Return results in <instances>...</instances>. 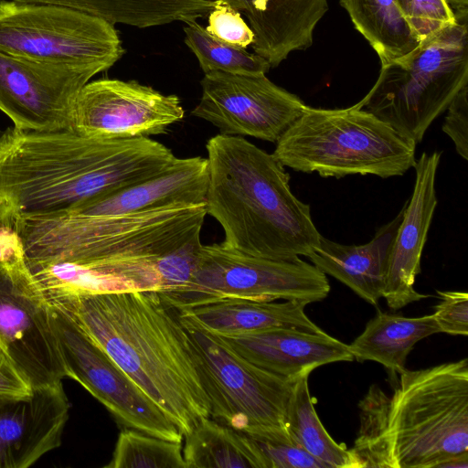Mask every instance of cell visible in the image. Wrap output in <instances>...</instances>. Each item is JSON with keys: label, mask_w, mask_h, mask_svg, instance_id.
Masks as SVG:
<instances>
[{"label": "cell", "mask_w": 468, "mask_h": 468, "mask_svg": "<svg viewBox=\"0 0 468 468\" xmlns=\"http://www.w3.org/2000/svg\"><path fill=\"white\" fill-rule=\"evenodd\" d=\"M176 158L149 137L103 140L73 130L8 127L0 131V227L122 190Z\"/></svg>", "instance_id": "6da1fadb"}, {"label": "cell", "mask_w": 468, "mask_h": 468, "mask_svg": "<svg viewBox=\"0 0 468 468\" xmlns=\"http://www.w3.org/2000/svg\"><path fill=\"white\" fill-rule=\"evenodd\" d=\"M50 306L69 314L184 437L210 417L188 335L157 292L80 295Z\"/></svg>", "instance_id": "7a4b0ae2"}, {"label": "cell", "mask_w": 468, "mask_h": 468, "mask_svg": "<svg viewBox=\"0 0 468 468\" xmlns=\"http://www.w3.org/2000/svg\"><path fill=\"white\" fill-rule=\"evenodd\" d=\"M358 408L360 468H440L468 453V360L406 368L390 395L372 385Z\"/></svg>", "instance_id": "3957f363"}, {"label": "cell", "mask_w": 468, "mask_h": 468, "mask_svg": "<svg viewBox=\"0 0 468 468\" xmlns=\"http://www.w3.org/2000/svg\"><path fill=\"white\" fill-rule=\"evenodd\" d=\"M206 149V211L222 227L226 246L271 260L312 253L321 234L310 206L292 194L290 175L272 154L221 133Z\"/></svg>", "instance_id": "277c9868"}, {"label": "cell", "mask_w": 468, "mask_h": 468, "mask_svg": "<svg viewBox=\"0 0 468 468\" xmlns=\"http://www.w3.org/2000/svg\"><path fill=\"white\" fill-rule=\"evenodd\" d=\"M206 205H175L127 214L66 208L17 219L29 261L155 262L200 236Z\"/></svg>", "instance_id": "5b68a950"}, {"label": "cell", "mask_w": 468, "mask_h": 468, "mask_svg": "<svg viewBox=\"0 0 468 468\" xmlns=\"http://www.w3.org/2000/svg\"><path fill=\"white\" fill-rule=\"evenodd\" d=\"M285 167L323 177L404 175L416 163V144L356 104L345 109L306 105L275 143Z\"/></svg>", "instance_id": "8992f818"}, {"label": "cell", "mask_w": 468, "mask_h": 468, "mask_svg": "<svg viewBox=\"0 0 468 468\" xmlns=\"http://www.w3.org/2000/svg\"><path fill=\"white\" fill-rule=\"evenodd\" d=\"M465 85L468 21L455 20L408 56L381 66L377 81L356 105L418 144Z\"/></svg>", "instance_id": "52a82bcc"}, {"label": "cell", "mask_w": 468, "mask_h": 468, "mask_svg": "<svg viewBox=\"0 0 468 468\" xmlns=\"http://www.w3.org/2000/svg\"><path fill=\"white\" fill-rule=\"evenodd\" d=\"M331 290L326 275L296 258L271 260L251 256L223 242L202 245L190 282L176 291L158 293L176 312L222 299L323 301Z\"/></svg>", "instance_id": "ba28073f"}, {"label": "cell", "mask_w": 468, "mask_h": 468, "mask_svg": "<svg viewBox=\"0 0 468 468\" xmlns=\"http://www.w3.org/2000/svg\"><path fill=\"white\" fill-rule=\"evenodd\" d=\"M178 314V313H177ZM195 366L210 405V418L244 431L286 427L295 381L270 373L235 351L220 335L178 314Z\"/></svg>", "instance_id": "9c48e42d"}, {"label": "cell", "mask_w": 468, "mask_h": 468, "mask_svg": "<svg viewBox=\"0 0 468 468\" xmlns=\"http://www.w3.org/2000/svg\"><path fill=\"white\" fill-rule=\"evenodd\" d=\"M0 51L102 72L125 50L114 25L102 18L58 5L0 0Z\"/></svg>", "instance_id": "30bf717a"}, {"label": "cell", "mask_w": 468, "mask_h": 468, "mask_svg": "<svg viewBox=\"0 0 468 468\" xmlns=\"http://www.w3.org/2000/svg\"><path fill=\"white\" fill-rule=\"evenodd\" d=\"M0 344L32 388L67 377L50 304L31 272L18 233L0 227Z\"/></svg>", "instance_id": "8fae6325"}, {"label": "cell", "mask_w": 468, "mask_h": 468, "mask_svg": "<svg viewBox=\"0 0 468 468\" xmlns=\"http://www.w3.org/2000/svg\"><path fill=\"white\" fill-rule=\"evenodd\" d=\"M50 307L67 377L98 399L122 428L182 442L179 429L104 350L69 314Z\"/></svg>", "instance_id": "7c38bea8"}, {"label": "cell", "mask_w": 468, "mask_h": 468, "mask_svg": "<svg viewBox=\"0 0 468 468\" xmlns=\"http://www.w3.org/2000/svg\"><path fill=\"white\" fill-rule=\"evenodd\" d=\"M201 98L191 112L221 134L251 136L276 143L302 114L306 104L265 74L205 73Z\"/></svg>", "instance_id": "4fadbf2b"}, {"label": "cell", "mask_w": 468, "mask_h": 468, "mask_svg": "<svg viewBox=\"0 0 468 468\" xmlns=\"http://www.w3.org/2000/svg\"><path fill=\"white\" fill-rule=\"evenodd\" d=\"M180 99L136 80L101 79L86 83L75 101L72 130L81 135L119 140L165 133L181 121Z\"/></svg>", "instance_id": "5bb4252c"}, {"label": "cell", "mask_w": 468, "mask_h": 468, "mask_svg": "<svg viewBox=\"0 0 468 468\" xmlns=\"http://www.w3.org/2000/svg\"><path fill=\"white\" fill-rule=\"evenodd\" d=\"M100 73L37 62L0 51V111L26 131L72 130L76 99Z\"/></svg>", "instance_id": "9a60e30c"}, {"label": "cell", "mask_w": 468, "mask_h": 468, "mask_svg": "<svg viewBox=\"0 0 468 468\" xmlns=\"http://www.w3.org/2000/svg\"><path fill=\"white\" fill-rule=\"evenodd\" d=\"M441 153L423 152L416 160L415 183L390 250L383 296L391 310H399L429 295L413 285L420 272V259L438 204L435 181Z\"/></svg>", "instance_id": "2e32d148"}, {"label": "cell", "mask_w": 468, "mask_h": 468, "mask_svg": "<svg viewBox=\"0 0 468 468\" xmlns=\"http://www.w3.org/2000/svg\"><path fill=\"white\" fill-rule=\"evenodd\" d=\"M69 407L62 383L0 398V468H27L59 447Z\"/></svg>", "instance_id": "e0dca14e"}, {"label": "cell", "mask_w": 468, "mask_h": 468, "mask_svg": "<svg viewBox=\"0 0 468 468\" xmlns=\"http://www.w3.org/2000/svg\"><path fill=\"white\" fill-rule=\"evenodd\" d=\"M218 335L252 364L293 381L321 366L354 360L346 344L324 332L274 328Z\"/></svg>", "instance_id": "ac0fdd59"}, {"label": "cell", "mask_w": 468, "mask_h": 468, "mask_svg": "<svg viewBox=\"0 0 468 468\" xmlns=\"http://www.w3.org/2000/svg\"><path fill=\"white\" fill-rule=\"evenodd\" d=\"M209 1H223L246 16L255 35L252 49L271 68L291 52L310 48L316 25L329 9L328 0Z\"/></svg>", "instance_id": "d6986e66"}, {"label": "cell", "mask_w": 468, "mask_h": 468, "mask_svg": "<svg viewBox=\"0 0 468 468\" xmlns=\"http://www.w3.org/2000/svg\"><path fill=\"white\" fill-rule=\"evenodd\" d=\"M207 184V157H176L148 179L69 208L89 214H127L175 205H206Z\"/></svg>", "instance_id": "ffe728a7"}, {"label": "cell", "mask_w": 468, "mask_h": 468, "mask_svg": "<svg viewBox=\"0 0 468 468\" xmlns=\"http://www.w3.org/2000/svg\"><path fill=\"white\" fill-rule=\"evenodd\" d=\"M48 303L80 295L160 290L154 263L29 261Z\"/></svg>", "instance_id": "44dd1931"}, {"label": "cell", "mask_w": 468, "mask_h": 468, "mask_svg": "<svg viewBox=\"0 0 468 468\" xmlns=\"http://www.w3.org/2000/svg\"><path fill=\"white\" fill-rule=\"evenodd\" d=\"M405 205L367 243L340 244L321 235L319 243L307 258L325 275L338 280L364 301L377 306L383 296L388 258Z\"/></svg>", "instance_id": "7402d4cb"}, {"label": "cell", "mask_w": 468, "mask_h": 468, "mask_svg": "<svg viewBox=\"0 0 468 468\" xmlns=\"http://www.w3.org/2000/svg\"><path fill=\"white\" fill-rule=\"evenodd\" d=\"M307 303L250 299H222L186 311L203 328L218 335H237L274 328H292L309 333L324 332L306 314Z\"/></svg>", "instance_id": "603a6c76"}, {"label": "cell", "mask_w": 468, "mask_h": 468, "mask_svg": "<svg viewBox=\"0 0 468 468\" xmlns=\"http://www.w3.org/2000/svg\"><path fill=\"white\" fill-rule=\"evenodd\" d=\"M437 333L441 332L432 314L406 317L378 311L347 346L354 359L381 364L394 387L399 375L406 369V360L413 346Z\"/></svg>", "instance_id": "cb8c5ba5"}, {"label": "cell", "mask_w": 468, "mask_h": 468, "mask_svg": "<svg viewBox=\"0 0 468 468\" xmlns=\"http://www.w3.org/2000/svg\"><path fill=\"white\" fill-rule=\"evenodd\" d=\"M58 5L102 18L112 25L138 28L205 17L215 6L209 0H13Z\"/></svg>", "instance_id": "d4e9b609"}, {"label": "cell", "mask_w": 468, "mask_h": 468, "mask_svg": "<svg viewBox=\"0 0 468 468\" xmlns=\"http://www.w3.org/2000/svg\"><path fill=\"white\" fill-rule=\"evenodd\" d=\"M339 3L355 28L377 53L381 66L408 56L421 42L395 0H339Z\"/></svg>", "instance_id": "484cf974"}, {"label": "cell", "mask_w": 468, "mask_h": 468, "mask_svg": "<svg viewBox=\"0 0 468 468\" xmlns=\"http://www.w3.org/2000/svg\"><path fill=\"white\" fill-rule=\"evenodd\" d=\"M185 438L186 468H265L250 438L210 417L200 420Z\"/></svg>", "instance_id": "4316f807"}, {"label": "cell", "mask_w": 468, "mask_h": 468, "mask_svg": "<svg viewBox=\"0 0 468 468\" xmlns=\"http://www.w3.org/2000/svg\"><path fill=\"white\" fill-rule=\"evenodd\" d=\"M309 375L297 378L286 410L285 425L298 443L326 468H360L356 457L337 443L321 422L311 397Z\"/></svg>", "instance_id": "83f0119b"}, {"label": "cell", "mask_w": 468, "mask_h": 468, "mask_svg": "<svg viewBox=\"0 0 468 468\" xmlns=\"http://www.w3.org/2000/svg\"><path fill=\"white\" fill-rule=\"evenodd\" d=\"M185 24V43L197 57L204 73L222 71L235 75H261L270 70L271 65L264 58L218 39L197 20Z\"/></svg>", "instance_id": "f1b7e54d"}, {"label": "cell", "mask_w": 468, "mask_h": 468, "mask_svg": "<svg viewBox=\"0 0 468 468\" xmlns=\"http://www.w3.org/2000/svg\"><path fill=\"white\" fill-rule=\"evenodd\" d=\"M105 468H186L181 441H168L128 428L119 433Z\"/></svg>", "instance_id": "f546056e"}, {"label": "cell", "mask_w": 468, "mask_h": 468, "mask_svg": "<svg viewBox=\"0 0 468 468\" xmlns=\"http://www.w3.org/2000/svg\"><path fill=\"white\" fill-rule=\"evenodd\" d=\"M243 432L258 448L265 468H326L298 443L286 427H257Z\"/></svg>", "instance_id": "4dcf8cb0"}, {"label": "cell", "mask_w": 468, "mask_h": 468, "mask_svg": "<svg viewBox=\"0 0 468 468\" xmlns=\"http://www.w3.org/2000/svg\"><path fill=\"white\" fill-rule=\"evenodd\" d=\"M201 247L200 236H197L155 261L161 285L158 293L176 291L190 282L199 262Z\"/></svg>", "instance_id": "1f68e13d"}, {"label": "cell", "mask_w": 468, "mask_h": 468, "mask_svg": "<svg viewBox=\"0 0 468 468\" xmlns=\"http://www.w3.org/2000/svg\"><path fill=\"white\" fill-rule=\"evenodd\" d=\"M403 17L422 41L456 19L444 0H395Z\"/></svg>", "instance_id": "d6a6232c"}, {"label": "cell", "mask_w": 468, "mask_h": 468, "mask_svg": "<svg viewBox=\"0 0 468 468\" xmlns=\"http://www.w3.org/2000/svg\"><path fill=\"white\" fill-rule=\"evenodd\" d=\"M207 31L229 45L247 48L251 46L255 35L241 17L240 12L223 1H217L208 13Z\"/></svg>", "instance_id": "836d02e7"}, {"label": "cell", "mask_w": 468, "mask_h": 468, "mask_svg": "<svg viewBox=\"0 0 468 468\" xmlns=\"http://www.w3.org/2000/svg\"><path fill=\"white\" fill-rule=\"evenodd\" d=\"M440 302L432 314L441 333L452 335H468V293L458 291H438Z\"/></svg>", "instance_id": "e575fe53"}, {"label": "cell", "mask_w": 468, "mask_h": 468, "mask_svg": "<svg viewBox=\"0 0 468 468\" xmlns=\"http://www.w3.org/2000/svg\"><path fill=\"white\" fill-rule=\"evenodd\" d=\"M442 131L454 144L457 154L468 159V85L452 99L446 109Z\"/></svg>", "instance_id": "d590c367"}, {"label": "cell", "mask_w": 468, "mask_h": 468, "mask_svg": "<svg viewBox=\"0 0 468 468\" xmlns=\"http://www.w3.org/2000/svg\"><path fill=\"white\" fill-rule=\"evenodd\" d=\"M32 393L31 385L0 344V398H25Z\"/></svg>", "instance_id": "8d00e7d4"}, {"label": "cell", "mask_w": 468, "mask_h": 468, "mask_svg": "<svg viewBox=\"0 0 468 468\" xmlns=\"http://www.w3.org/2000/svg\"><path fill=\"white\" fill-rule=\"evenodd\" d=\"M452 10L455 19L460 22L468 21V0H444Z\"/></svg>", "instance_id": "74e56055"}, {"label": "cell", "mask_w": 468, "mask_h": 468, "mask_svg": "<svg viewBox=\"0 0 468 468\" xmlns=\"http://www.w3.org/2000/svg\"><path fill=\"white\" fill-rule=\"evenodd\" d=\"M440 468H468V453L446 461Z\"/></svg>", "instance_id": "f35d334b"}]
</instances>
